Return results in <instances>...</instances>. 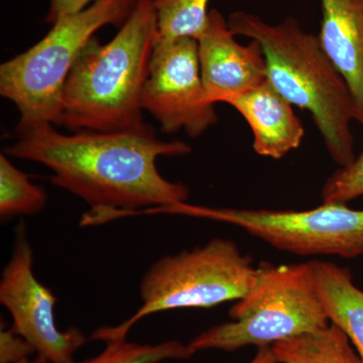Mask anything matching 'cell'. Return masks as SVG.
Returning <instances> with one entry per match:
<instances>
[{
	"mask_svg": "<svg viewBox=\"0 0 363 363\" xmlns=\"http://www.w3.org/2000/svg\"><path fill=\"white\" fill-rule=\"evenodd\" d=\"M6 155L43 164L51 169L57 187L77 196L90 206L81 225H100L138 215L150 208L187 202L185 184L160 174V157L192 152L182 140H160L145 123L119 131H79L64 135L50 123H18L16 140Z\"/></svg>",
	"mask_w": 363,
	"mask_h": 363,
	"instance_id": "obj_1",
	"label": "cell"
},
{
	"mask_svg": "<svg viewBox=\"0 0 363 363\" xmlns=\"http://www.w3.org/2000/svg\"><path fill=\"white\" fill-rule=\"evenodd\" d=\"M159 40L154 0H138L116 37L96 38L79 55L69 74L58 125L73 131L142 128V93Z\"/></svg>",
	"mask_w": 363,
	"mask_h": 363,
	"instance_id": "obj_2",
	"label": "cell"
},
{
	"mask_svg": "<svg viewBox=\"0 0 363 363\" xmlns=\"http://www.w3.org/2000/svg\"><path fill=\"white\" fill-rule=\"evenodd\" d=\"M235 35L259 43L266 59L267 81L291 104L305 109L321 133L325 147L340 168L355 160L351 123L357 121L350 87L317 35L294 18L269 23L238 11L228 16Z\"/></svg>",
	"mask_w": 363,
	"mask_h": 363,
	"instance_id": "obj_3",
	"label": "cell"
},
{
	"mask_svg": "<svg viewBox=\"0 0 363 363\" xmlns=\"http://www.w3.org/2000/svg\"><path fill=\"white\" fill-rule=\"evenodd\" d=\"M259 274L252 259L242 255L233 240L214 238L203 247L164 255L143 274L140 284L142 305L118 326H104L91 334L106 342L125 339L143 318L184 308H213L238 301L250 290Z\"/></svg>",
	"mask_w": 363,
	"mask_h": 363,
	"instance_id": "obj_4",
	"label": "cell"
},
{
	"mask_svg": "<svg viewBox=\"0 0 363 363\" xmlns=\"http://www.w3.org/2000/svg\"><path fill=\"white\" fill-rule=\"evenodd\" d=\"M138 0H96L60 18L40 42L0 66V95L16 105L20 123L58 124L64 88L79 55L95 33L121 28Z\"/></svg>",
	"mask_w": 363,
	"mask_h": 363,
	"instance_id": "obj_5",
	"label": "cell"
},
{
	"mask_svg": "<svg viewBox=\"0 0 363 363\" xmlns=\"http://www.w3.org/2000/svg\"><path fill=\"white\" fill-rule=\"evenodd\" d=\"M252 290L229 310L233 321L215 325L188 344L193 354L227 352L297 337L330 324L313 283L309 264L260 262Z\"/></svg>",
	"mask_w": 363,
	"mask_h": 363,
	"instance_id": "obj_6",
	"label": "cell"
},
{
	"mask_svg": "<svg viewBox=\"0 0 363 363\" xmlns=\"http://www.w3.org/2000/svg\"><path fill=\"white\" fill-rule=\"evenodd\" d=\"M174 214L224 222L245 229L283 252L298 255H363V210L343 203H323L304 211L211 208L179 203L147 209L145 214Z\"/></svg>",
	"mask_w": 363,
	"mask_h": 363,
	"instance_id": "obj_7",
	"label": "cell"
},
{
	"mask_svg": "<svg viewBox=\"0 0 363 363\" xmlns=\"http://www.w3.org/2000/svg\"><path fill=\"white\" fill-rule=\"evenodd\" d=\"M142 107L164 133L184 130L198 138L218 123L215 104L203 84L197 40H157L143 86Z\"/></svg>",
	"mask_w": 363,
	"mask_h": 363,
	"instance_id": "obj_8",
	"label": "cell"
},
{
	"mask_svg": "<svg viewBox=\"0 0 363 363\" xmlns=\"http://www.w3.org/2000/svg\"><path fill=\"white\" fill-rule=\"evenodd\" d=\"M33 248L25 224L16 229L13 255L2 271L0 303L13 320V328L49 363H71L87 338L75 327L62 331L55 320L57 298L33 272Z\"/></svg>",
	"mask_w": 363,
	"mask_h": 363,
	"instance_id": "obj_9",
	"label": "cell"
},
{
	"mask_svg": "<svg viewBox=\"0 0 363 363\" xmlns=\"http://www.w3.org/2000/svg\"><path fill=\"white\" fill-rule=\"evenodd\" d=\"M203 84L212 104H227L267 80L266 59L259 43L241 45L217 9L197 40Z\"/></svg>",
	"mask_w": 363,
	"mask_h": 363,
	"instance_id": "obj_10",
	"label": "cell"
},
{
	"mask_svg": "<svg viewBox=\"0 0 363 363\" xmlns=\"http://www.w3.org/2000/svg\"><path fill=\"white\" fill-rule=\"evenodd\" d=\"M226 104L236 109L250 125L252 147L259 156L279 160L302 143L305 128L293 105L269 81Z\"/></svg>",
	"mask_w": 363,
	"mask_h": 363,
	"instance_id": "obj_11",
	"label": "cell"
},
{
	"mask_svg": "<svg viewBox=\"0 0 363 363\" xmlns=\"http://www.w3.org/2000/svg\"><path fill=\"white\" fill-rule=\"evenodd\" d=\"M320 45L350 87L363 124V0H321Z\"/></svg>",
	"mask_w": 363,
	"mask_h": 363,
	"instance_id": "obj_12",
	"label": "cell"
},
{
	"mask_svg": "<svg viewBox=\"0 0 363 363\" xmlns=\"http://www.w3.org/2000/svg\"><path fill=\"white\" fill-rule=\"evenodd\" d=\"M308 264L329 321L347 335L363 362V291L354 285L346 267L323 260Z\"/></svg>",
	"mask_w": 363,
	"mask_h": 363,
	"instance_id": "obj_13",
	"label": "cell"
},
{
	"mask_svg": "<svg viewBox=\"0 0 363 363\" xmlns=\"http://www.w3.org/2000/svg\"><path fill=\"white\" fill-rule=\"evenodd\" d=\"M271 347L278 363H363L347 335L332 323Z\"/></svg>",
	"mask_w": 363,
	"mask_h": 363,
	"instance_id": "obj_14",
	"label": "cell"
},
{
	"mask_svg": "<svg viewBox=\"0 0 363 363\" xmlns=\"http://www.w3.org/2000/svg\"><path fill=\"white\" fill-rule=\"evenodd\" d=\"M45 191L33 185L26 174L9 161L7 155H0V216L2 219L18 215L35 214L47 203Z\"/></svg>",
	"mask_w": 363,
	"mask_h": 363,
	"instance_id": "obj_15",
	"label": "cell"
},
{
	"mask_svg": "<svg viewBox=\"0 0 363 363\" xmlns=\"http://www.w3.org/2000/svg\"><path fill=\"white\" fill-rule=\"evenodd\" d=\"M210 0H154L160 40H197L207 25Z\"/></svg>",
	"mask_w": 363,
	"mask_h": 363,
	"instance_id": "obj_16",
	"label": "cell"
},
{
	"mask_svg": "<svg viewBox=\"0 0 363 363\" xmlns=\"http://www.w3.org/2000/svg\"><path fill=\"white\" fill-rule=\"evenodd\" d=\"M97 357L71 363H160L164 360L189 359L193 357L188 344L169 340L150 345L130 342L128 339L109 340Z\"/></svg>",
	"mask_w": 363,
	"mask_h": 363,
	"instance_id": "obj_17",
	"label": "cell"
},
{
	"mask_svg": "<svg viewBox=\"0 0 363 363\" xmlns=\"http://www.w3.org/2000/svg\"><path fill=\"white\" fill-rule=\"evenodd\" d=\"M363 196V150L350 166L327 179L321 191L323 203H346Z\"/></svg>",
	"mask_w": 363,
	"mask_h": 363,
	"instance_id": "obj_18",
	"label": "cell"
},
{
	"mask_svg": "<svg viewBox=\"0 0 363 363\" xmlns=\"http://www.w3.org/2000/svg\"><path fill=\"white\" fill-rule=\"evenodd\" d=\"M35 348L13 328L0 331V363H21L30 360Z\"/></svg>",
	"mask_w": 363,
	"mask_h": 363,
	"instance_id": "obj_19",
	"label": "cell"
},
{
	"mask_svg": "<svg viewBox=\"0 0 363 363\" xmlns=\"http://www.w3.org/2000/svg\"><path fill=\"white\" fill-rule=\"evenodd\" d=\"M95 1L96 0H50L49 11L45 21L52 25L64 16L83 11Z\"/></svg>",
	"mask_w": 363,
	"mask_h": 363,
	"instance_id": "obj_20",
	"label": "cell"
},
{
	"mask_svg": "<svg viewBox=\"0 0 363 363\" xmlns=\"http://www.w3.org/2000/svg\"><path fill=\"white\" fill-rule=\"evenodd\" d=\"M248 363H278L277 362L276 357L272 353L271 346H264L259 347L257 350V354L252 358V362Z\"/></svg>",
	"mask_w": 363,
	"mask_h": 363,
	"instance_id": "obj_21",
	"label": "cell"
},
{
	"mask_svg": "<svg viewBox=\"0 0 363 363\" xmlns=\"http://www.w3.org/2000/svg\"><path fill=\"white\" fill-rule=\"evenodd\" d=\"M21 363H49L48 362H45V360L42 359V358L38 357L37 360H35V362H30V360H28V362H21Z\"/></svg>",
	"mask_w": 363,
	"mask_h": 363,
	"instance_id": "obj_22",
	"label": "cell"
}]
</instances>
